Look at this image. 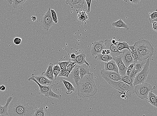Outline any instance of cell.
I'll return each mask as SVG.
<instances>
[{
  "label": "cell",
  "mask_w": 157,
  "mask_h": 116,
  "mask_svg": "<svg viewBox=\"0 0 157 116\" xmlns=\"http://www.w3.org/2000/svg\"><path fill=\"white\" fill-rule=\"evenodd\" d=\"M76 85L78 95L80 98L91 97L94 96L97 91L94 74L92 73L85 75Z\"/></svg>",
  "instance_id": "1"
},
{
  "label": "cell",
  "mask_w": 157,
  "mask_h": 116,
  "mask_svg": "<svg viewBox=\"0 0 157 116\" xmlns=\"http://www.w3.org/2000/svg\"><path fill=\"white\" fill-rule=\"evenodd\" d=\"M34 110L24 100L15 97L9 104L8 113L9 116H32Z\"/></svg>",
  "instance_id": "2"
},
{
  "label": "cell",
  "mask_w": 157,
  "mask_h": 116,
  "mask_svg": "<svg viewBox=\"0 0 157 116\" xmlns=\"http://www.w3.org/2000/svg\"><path fill=\"white\" fill-rule=\"evenodd\" d=\"M103 78L112 87L121 92H121L125 93L130 97H131L132 95L135 93L134 86H133L129 85L121 81L115 82L110 80L106 77H103Z\"/></svg>",
  "instance_id": "3"
},
{
  "label": "cell",
  "mask_w": 157,
  "mask_h": 116,
  "mask_svg": "<svg viewBox=\"0 0 157 116\" xmlns=\"http://www.w3.org/2000/svg\"><path fill=\"white\" fill-rule=\"evenodd\" d=\"M28 81H32L38 85L39 88V94L44 95L46 97L53 98L57 99H61L62 96L61 95H58L55 93L53 91L52 89L53 87V85H51L48 86H43L40 84L34 78L32 74L31 76L28 79Z\"/></svg>",
  "instance_id": "4"
},
{
  "label": "cell",
  "mask_w": 157,
  "mask_h": 116,
  "mask_svg": "<svg viewBox=\"0 0 157 116\" xmlns=\"http://www.w3.org/2000/svg\"><path fill=\"white\" fill-rule=\"evenodd\" d=\"M154 88L151 85L145 82L134 86V93L141 99H147L149 92L152 91Z\"/></svg>",
  "instance_id": "5"
},
{
  "label": "cell",
  "mask_w": 157,
  "mask_h": 116,
  "mask_svg": "<svg viewBox=\"0 0 157 116\" xmlns=\"http://www.w3.org/2000/svg\"><path fill=\"white\" fill-rule=\"evenodd\" d=\"M150 59L147 60L142 70L137 73L136 76L135 77L133 83L134 86L145 82L150 71L149 67H150Z\"/></svg>",
  "instance_id": "6"
},
{
  "label": "cell",
  "mask_w": 157,
  "mask_h": 116,
  "mask_svg": "<svg viewBox=\"0 0 157 116\" xmlns=\"http://www.w3.org/2000/svg\"><path fill=\"white\" fill-rule=\"evenodd\" d=\"M51 9L50 7L47 12L42 15L40 20L42 27L46 32L55 24L52 18Z\"/></svg>",
  "instance_id": "7"
},
{
  "label": "cell",
  "mask_w": 157,
  "mask_h": 116,
  "mask_svg": "<svg viewBox=\"0 0 157 116\" xmlns=\"http://www.w3.org/2000/svg\"><path fill=\"white\" fill-rule=\"evenodd\" d=\"M105 49L104 41L102 40L95 41L92 43L91 53L93 57L101 53L103 50Z\"/></svg>",
  "instance_id": "8"
},
{
  "label": "cell",
  "mask_w": 157,
  "mask_h": 116,
  "mask_svg": "<svg viewBox=\"0 0 157 116\" xmlns=\"http://www.w3.org/2000/svg\"><path fill=\"white\" fill-rule=\"evenodd\" d=\"M105 46V49H108L111 51L110 55L113 57H117L121 55L122 52L118 50L117 46L113 45L111 42V39H106L104 41Z\"/></svg>",
  "instance_id": "9"
},
{
  "label": "cell",
  "mask_w": 157,
  "mask_h": 116,
  "mask_svg": "<svg viewBox=\"0 0 157 116\" xmlns=\"http://www.w3.org/2000/svg\"><path fill=\"white\" fill-rule=\"evenodd\" d=\"M100 74L102 77H106L112 81L117 82L121 80V76L119 73L114 71H106L104 69L101 71Z\"/></svg>",
  "instance_id": "10"
},
{
  "label": "cell",
  "mask_w": 157,
  "mask_h": 116,
  "mask_svg": "<svg viewBox=\"0 0 157 116\" xmlns=\"http://www.w3.org/2000/svg\"><path fill=\"white\" fill-rule=\"evenodd\" d=\"M122 59L127 67L131 64L135 63L131 51L128 49H124L122 51Z\"/></svg>",
  "instance_id": "11"
},
{
  "label": "cell",
  "mask_w": 157,
  "mask_h": 116,
  "mask_svg": "<svg viewBox=\"0 0 157 116\" xmlns=\"http://www.w3.org/2000/svg\"><path fill=\"white\" fill-rule=\"evenodd\" d=\"M113 59L117 66L119 69V73L121 76L126 75L127 67L125 66L122 61L121 55L113 57Z\"/></svg>",
  "instance_id": "12"
},
{
  "label": "cell",
  "mask_w": 157,
  "mask_h": 116,
  "mask_svg": "<svg viewBox=\"0 0 157 116\" xmlns=\"http://www.w3.org/2000/svg\"><path fill=\"white\" fill-rule=\"evenodd\" d=\"M154 47L147 48L138 52L139 61H144L151 59L154 55Z\"/></svg>",
  "instance_id": "13"
},
{
  "label": "cell",
  "mask_w": 157,
  "mask_h": 116,
  "mask_svg": "<svg viewBox=\"0 0 157 116\" xmlns=\"http://www.w3.org/2000/svg\"><path fill=\"white\" fill-rule=\"evenodd\" d=\"M134 44L138 53L147 48L153 47L152 44L148 41L144 39L140 40L138 41L135 42Z\"/></svg>",
  "instance_id": "14"
},
{
  "label": "cell",
  "mask_w": 157,
  "mask_h": 116,
  "mask_svg": "<svg viewBox=\"0 0 157 116\" xmlns=\"http://www.w3.org/2000/svg\"><path fill=\"white\" fill-rule=\"evenodd\" d=\"M65 3L72 8L77 9L83 8L85 1L84 0H66Z\"/></svg>",
  "instance_id": "15"
},
{
  "label": "cell",
  "mask_w": 157,
  "mask_h": 116,
  "mask_svg": "<svg viewBox=\"0 0 157 116\" xmlns=\"http://www.w3.org/2000/svg\"><path fill=\"white\" fill-rule=\"evenodd\" d=\"M33 76L40 84L43 86H48L52 85L53 81L49 80L42 75L39 76H35L33 73Z\"/></svg>",
  "instance_id": "16"
},
{
  "label": "cell",
  "mask_w": 157,
  "mask_h": 116,
  "mask_svg": "<svg viewBox=\"0 0 157 116\" xmlns=\"http://www.w3.org/2000/svg\"><path fill=\"white\" fill-rule=\"evenodd\" d=\"M80 66L77 65L76 66L70 74L71 78L73 79L76 84L79 82L81 79L79 72Z\"/></svg>",
  "instance_id": "17"
},
{
  "label": "cell",
  "mask_w": 157,
  "mask_h": 116,
  "mask_svg": "<svg viewBox=\"0 0 157 116\" xmlns=\"http://www.w3.org/2000/svg\"><path fill=\"white\" fill-rule=\"evenodd\" d=\"M13 98L10 96L7 98L6 104L4 106L0 104V115L6 116L9 115L8 113V107L9 104L12 101Z\"/></svg>",
  "instance_id": "18"
},
{
  "label": "cell",
  "mask_w": 157,
  "mask_h": 116,
  "mask_svg": "<svg viewBox=\"0 0 157 116\" xmlns=\"http://www.w3.org/2000/svg\"><path fill=\"white\" fill-rule=\"evenodd\" d=\"M104 69L106 71H114L119 73V68L113 59L108 62L105 63Z\"/></svg>",
  "instance_id": "19"
},
{
  "label": "cell",
  "mask_w": 157,
  "mask_h": 116,
  "mask_svg": "<svg viewBox=\"0 0 157 116\" xmlns=\"http://www.w3.org/2000/svg\"><path fill=\"white\" fill-rule=\"evenodd\" d=\"M86 57V56L85 55V53H82L77 55L75 59H70V60L71 61L75 62L77 65H81L85 63L89 66L90 65L87 62L85 59Z\"/></svg>",
  "instance_id": "20"
},
{
  "label": "cell",
  "mask_w": 157,
  "mask_h": 116,
  "mask_svg": "<svg viewBox=\"0 0 157 116\" xmlns=\"http://www.w3.org/2000/svg\"><path fill=\"white\" fill-rule=\"evenodd\" d=\"M53 63H50L48 66L46 70L42 73V75L52 81H53L54 80V76L53 72Z\"/></svg>",
  "instance_id": "21"
},
{
  "label": "cell",
  "mask_w": 157,
  "mask_h": 116,
  "mask_svg": "<svg viewBox=\"0 0 157 116\" xmlns=\"http://www.w3.org/2000/svg\"><path fill=\"white\" fill-rule=\"evenodd\" d=\"M95 59L97 61H103L107 63L113 59V57L110 55H102L101 53L98 54L96 55Z\"/></svg>",
  "instance_id": "22"
},
{
  "label": "cell",
  "mask_w": 157,
  "mask_h": 116,
  "mask_svg": "<svg viewBox=\"0 0 157 116\" xmlns=\"http://www.w3.org/2000/svg\"><path fill=\"white\" fill-rule=\"evenodd\" d=\"M148 102L151 105L157 109V95L152 91L149 92L148 98Z\"/></svg>",
  "instance_id": "23"
},
{
  "label": "cell",
  "mask_w": 157,
  "mask_h": 116,
  "mask_svg": "<svg viewBox=\"0 0 157 116\" xmlns=\"http://www.w3.org/2000/svg\"><path fill=\"white\" fill-rule=\"evenodd\" d=\"M112 25V26L117 29L123 28L127 30H128L129 29V26L126 24L121 19H119V20L115 22H113Z\"/></svg>",
  "instance_id": "24"
},
{
  "label": "cell",
  "mask_w": 157,
  "mask_h": 116,
  "mask_svg": "<svg viewBox=\"0 0 157 116\" xmlns=\"http://www.w3.org/2000/svg\"><path fill=\"white\" fill-rule=\"evenodd\" d=\"M79 72L81 79L83 78L85 75L90 73V69L89 66L86 64H84L80 66Z\"/></svg>",
  "instance_id": "25"
},
{
  "label": "cell",
  "mask_w": 157,
  "mask_h": 116,
  "mask_svg": "<svg viewBox=\"0 0 157 116\" xmlns=\"http://www.w3.org/2000/svg\"><path fill=\"white\" fill-rule=\"evenodd\" d=\"M63 82L67 89V91L66 92V93L67 95L71 94L75 91V88L71 83L68 81L64 80H62Z\"/></svg>",
  "instance_id": "26"
},
{
  "label": "cell",
  "mask_w": 157,
  "mask_h": 116,
  "mask_svg": "<svg viewBox=\"0 0 157 116\" xmlns=\"http://www.w3.org/2000/svg\"><path fill=\"white\" fill-rule=\"evenodd\" d=\"M27 0H14L12 5L13 9L23 10V7Z\"/></svg>",
  "instance_id": "27"
},
{
  "label": "cell",
  "mask_w": 157,
  "mask_h": 116,
  "mask_svg": "<svg viewBox=\"0 0 157 116\" xmlns=\"http://www.w3.org/2000/svg\"><path fill=\"white\" fill-rule=\"evenodd\" d=\"M130 49L131 55L133 58L134 63H136L139 60V57L138 52H137L136 48L135 47V44L133 45L129 46Z\"/></svg>",
  "instance_id": "28"
},
{
  "label": "cell",
  "mask_w": 157,
  "mask_h": 116,
  "mask_svg": "<svg viewBox=\"0 0 157 116\" xmlns=\"http://www.w3.org/2000/svg\"><path fill=\"white\" fill-rule=\"evenodd\" d=\"M46 112L43 107L40 106L35 109L32 116H46Z\"/></svg>",
  "instance_id": "29"
},
{
  "label": "cell",
  "mask_w": 157,
  "mask_h": 116,
  "mask_svg": "<svg viewBox=\"0 0 157 116\" xmlns=\"http://www.w3.org/2000/svg\"><path fill=\"white\" fill-rule=\"evenodd\" d=\"M147 60L144 61L138 60L137 63H135L134 68L140 72L142 70Z\"/></svg>",
  "instance_id": "30"
},
{
  "label": "cell",
  "mask_w": 157,
  "mask_h": 116,
  "mask_svg": "<svg viewBox=\"0 0 157 116\" xmlns=\"http://www.w3.org/2000/svg\"><path fill=\"white\" fill-rule=\"evenodd\" d=\"M129 42L123 41V42H119L117 45L118 50L119 51H121L125 49H128L131 51L129 49Z\"/></svg>",
  "instance_id": "31"
},
{
  "label": "cell",
  "mask_w": 157,
  "mask_h": 116,
  "mask_svg": "<svg viewBox=\"0 0 157 116\" xmlns=\"http://www.w3.org/2000/svg\"><path fill=\"white\" fill-rule=\"evenodd\" d=\"M78 19L80 22H84L88 19V15L86 13V11L84 10L79 12L78 15Z\"/></svg>",
  "instance_id": "32"
},
{
  "label": "cell",
  "mask_w": 157,
  "mask_h": 116,
  "mask_svg": "<svg viewBox=\"0 0 157 116\" xmlns=\"http://www.w3.org/2000/svg\"><path fill=\"white\" fill-rule=\"evenodd\" d=\"M121 80L123 82L126 83L129 85L133 86L134 81V79L131 78L129 76H127V75L125 76H121Z\"/></svg>",
  "instance_id": "33"
},
{
  "label": "cell",
  "mask_w": 157,
  "mask_h": 116,
  "mask_svg": "<svg viewBox=\"0 0 157 116\" xmlns=\"http://www.w3.org/2000/svg\"><path fill=\"white\" fill-rule=\"evenodd\" d=\"M71 72V71H67L65 69H62L59 75H58V77H63L69 78V75Z\"/></svg>",
  "instance_id": "34"
},
{
  "label": "cell",
  "mask_w": 157,
  "mask_h": 116,
  "mask_svg": "<svg viewBox=\"0 0 157 116\" xmlns=\"http://www.w3.org/2000/svg\"><path fill=\"white\" fill-rule=\"evenodd\" d=\"M70 61V60L68 61H59L57 62V64L60 66L61 70H62V69L66 68Z\"/></svg>",
  "instance_id": "35"
},
{
  "label": "cell",
  "mask_w": 157,
  "mask_h": 116,
  "mask_svg": "<svg viewBox=\"0 0 157 116\" xmlns=\"http://www.w3.org/2000/svg\"><path fill=\"white\" fill-rule=\"evenodd\" d=\"M77 65L76 63L75 62L70 61V62L69 64L68 65L65 69L67 71H71Z\"/></svg>",
  "instance_id": "36"
},
{
  "label": "cell",
  "mask_w": 157,
  "mask_h": 116,
  "mask_svg": "<svg viewBox=\"0 0 157 116\" xmlns=\"http://www.w3.org/2000/svg\"><path fill=\"white\" fill-rule=\"evenodd\" d=\"M51 13L52 19L55 24H57L58 22L57 15L56 11L54 9H51Z\"/></svg>",
  "instance_id": "37"
},
{
  "label": "cell",
  "mask_w": 157,
  "mask_h": 116,
  "mask_svg": "<svg viewBox=\"0 0 157 116\" xmlns=\"http://www.w3.org/2000/svg\"><path fill=\"white\" fill-rule=\"evenodd\" d=\"M135 63H132L129 65V67H127V69L126 72V75L127 76H129L131 71H132L134 67Z\"/></svg>",
  "instance_id": "38"
},
{
  "label": "cell",
  "mask_w": 157,
  "mask_h": 116,
  "mask_svg": "<svg viewBox=\"0 0 157 116\" xmlns=\"http://www.w3.org/2000/svg\"><path fill=\"white\" fill-rule=\"evenodd\" d=\"M139 71L138 70H136L133 68V70L131 71L130 74L129 76L131 77V78L135 79V77L136 76L137 73H139Z\"/></svg>",
  "instance_id": "39"
},
{
  "label": "cell",
  "mask_w": 157,
  "mask_h": 116,
  "mask_svg": "<svg viewBox=\"0 0 157 116\" xmlns=\"http://www.w3.org/2000/svg\"><path fill=\"white\" fill-rule=\"evenodd\" d=\"M13 41L15 45H19L22 42V39L18 37H15L13 39Z\"/></svg>",
  "instance_id": "40"
},
{
  "label": "cell",
  "mask_w": 157,
  "mask_h": 116,
  "mask_svg": "<svg viewBox=\"0 0 157 116\" xmlns=\"http://www.w3.org/2000/svg\"><path fill=\"white\" fill-rule=\"evenodd\" d=\"M126 3H129L134 4H138L140 2L141 0H123Z\"/></svg>",
  "instance_id": "41"
},
{
  "label": "cell",
  "mask_w": 157,
  "mask_h": 116,
  "mask_svg": "<svg viewBox=\"0 0 157 116\" xmlns=\"http://www.w3.org/2000/svg\"><path fill=\"white\" fill-rule=\"evenodd\" d=\"M86 1L87 5H88V9H87V11L88 13H90V7L91 4L93 0H85Z\"/></svg>",
  "instance_id": "42"
},
{
  "label": "cell",
  "mask_w": 157,
  "mask_h": 116,
  "mask_svg": "<svg viewBox=\"0 0 157 116\" xmlns=\"http://www.w3.org/2000/svg\"><path fill=\"white\" fill-rule=\"evenodd\" d=\"M150 17L151 20H154L157 18V11H154L150 15Z\"/></svg>",
  "instance_id": "43"
},
{
  "label": "cell",
  "mask_w": 157,
  "mask_h": 116,
  "mask_svg": "<svg viewBox=\"0 0 157 116\" xmlns=\"http://www.w3.org/2000/svg\"><path fill=\"white\" fill-rule=\"evenodd\" d=\"M60 72V71L56 70V69H53V74L56 80L57 79L58 75H59Z\"/></svg>",
  "instance_id": "44"
},
{
  "label": "cell",
  "mask_w": 157,
  "mask_h": 116,
  "mask_svg": "<svg viewBox=\"0 0 157 116\" xmlns=\"http://www.w3.org/2000/svg\"><path fill=\"white\" fill-rule=\"evenodd\" d=\"M152 24L153 30L154 31L157 32V22H152Z\"/></svg>",
  "instance_id": "45"
},
{
  "label": "cell",
  "mask_w": 157,
  "mask_h": 116,
  "mask_svg": "<svg viewBox=\"0 0 157 116\" xmlns=\"http://www.w3.org/2000/svg\"><path fill=\"white\" fill-rule=\"evenodd\" d=\"M111 39L112 43L113 44V45L117 46L118 43H119V41H117L116 40L115 38H112Z\"/></svg>",
  "instance_id": "46"
},
{
  "label": "cell",
  "mask_w": 157,
  "mask_h": 116,
  "mask_svg": "<svg viewBox=\"0 0 157 116\" xmlns=\"http://www.w3.org/2000/svg\"><path fill=\"white\" fill-rule=\"evenodd\" d=\"M53 69H55L56 70H57L60 71H61V70L60 67V66L57 64H56L55 65H54L53 67Z\"/></svg>",
  "instance_id": "47"
},
{
  "label": "cell",
  "mask_w": 157,
  "mask_h": 116,
  "mask_svg": "<svg viewBox=\"0 0 157 116\" xmlns=\"http://www.w3.org/2000/svg\"><path fill=\"white\" fill-rule=\"evenodd\" d=\"M127 94L126 93H122L121 94V97L122 98L125 99H127Z\"/></svg>",
  "instance_id": "48"
},
{
  "label": "cell",
  "mask_w": 157,
  "mask_h": 116,
  "mask_svg": "<svg viewBox=\"0 0 157 116\" xmlns=\"http://www.w3.org/2000/svg\"><path fill=\"white\" fill-rule=\"evenodd\" d=\"M6 89V87L4 85H2L0 86V90L4 91Z\"/></svg>",
  "instance_id": "49"
},
{
  "label": "cell",
  "mask_w": 157,
  "mask_h": 116,
  "mask_svg": "<svg viewBox=\"0 0 157 116\" xmlns=\"http://www.w3.org/2000/svg\"><path fill=\"white\" fill-rule=\"evenodd\" d=\"M76 55L74 53H72L70 55L71 59H74L76 58Z\"/></svg>",
  "instance_id": "50"
},
{
  "label": "cell",
  "mask_w": 157,
  "mask_h": 116,
  "mask_svg": "<svg viewBox=\"0 0 157 116\" xmlns=\"http://www.w3.org/2000/svg\"><path fill=\"white\" fill-rule=\"evenodd\" d=\"M148 20L149 21H150V23H152V22H157V18L156 19H154V20H151V19L150 18L148 19Z\"/></svg>",
  "instance_id": "51"
},
{
  "label": "cell",
  "mask_w": 157,
  "mask_h": 116,
  "mask_svg": "<svg viewBox=\"0 0 157 116\" xmlns=\"http://www.w3.org/2000/svg\"><path fill=\"white\" fill-rule=\"evenodd\" d=\"M31 20L33 22H34L37 20L36 17L35 16H32L31 17Z\"/></svg>",
  "instance_id": "52"
},
{
  "label": "cell",
  "mask_w": 157,
  "mask_h": 116,
  "mask_svg": "<svg viewBox=\"0 0 157 116\" xmlns=\"http://www.w3.org/2000/svg\"><path fill=\"white\" fill-rule=\"evenodd\" d=\"M7 3H8L10 5H12L13 2L14 0H6Z\"/></svg>",
  "instance_id": "53"
},
{
  "label": "cell",
  "mask_w": 157,
  "mask_h": 116,
  "mask_svg": "<svg viewBox=\"0 0 157 116\" xmlns=\"http://www.w3.org/2000/svg\"><path fill=\"white\" fill-rule=\"evenodd\" d=\"M106 50L105 49L103 50L101 54H102V55H106Z\"/></svg>",
  "instance_id": "54"
},
{
  "label": "cell",
  "mask_w": 157,
  "mask_h": 116,
  "mask_svg": "<svg viewBox=\"0 0 157 116\" xmlns=\"http://www.w3.org/2000/svg\"><path fill=\"white\" fill-rule=\"evenodd\" d=\"M106 54V55H110V54H111V51H110L109 50L107 49Z\"/></svg>",
  "instance_id": "55"
}]
</instances>
